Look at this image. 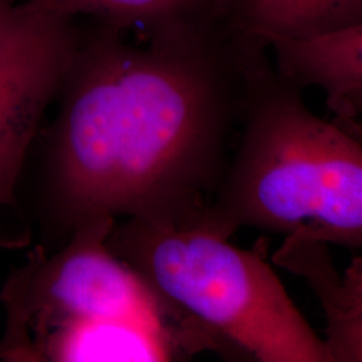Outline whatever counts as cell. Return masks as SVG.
I'll return each instance as SVG.
<instances>
[{
  "label": "cell",
  "mask_w": 362,
  "mask_h": 362,
  "mask_svg": "<svg viewBox=\"0 0 362 362\" xmlns=\"http://www.w3.org/2000/svg\"><path fill=\"white\" fill-rule=\"evenodd\" d=\"M86 19L42 143V233L64 243L103 218L194 226L224 179L269 47L221 16L145 34Z\"/></svg>",
  "instance_id": "6da1fadb"
},
{
  "label": "cell",
  "mask_w": 362,
  "mask_h": 362,
  "mask_svg": "<svg viewBox=\"0 0 362 362\" xmlns=\"http://www.w3.org/2000/svg\"><path fill=\"white\" fill-rule=\"evenodd\" d=\"M267 52L255 67L230 164L194 224L230 239L242 228L362 247V143L313 113Z\"/></svg>",
  "instance_id": "7a4b0ae2"
},
{
  "label": "cell",
  "mask_w": 362,
  "mask_h": 362,
  "mask_svg": "<svg viewBox=\"0 0 362 362\" xmlns=\"http://www.w3.org/2000/svg\"><path fill=\"white\" fill-rule=\"evenodd\" d=\"M107 245L168 310L215 337L226 358L332 362L324 338L272 270L267 240L243 250L200 226L125 219Z\"/></svg>",
  "instance_id": "3957f363"
},
{
  "label": "cell",
  "mask_w": 362,
  "mask_h": 362,
  "mask_svg": "<svg viewBox=\"0 0 362 362\" xmlns=\"http://www.w3.org/2000/svg\"><path fill=\"white\" fill-rule=\"evenodd\" d=\"M113 218L76 228L49 254L37 246L0 288L4 332L0 361L35 362L40 345L73 325L106 317H157L176 322L167 306L107 245Z\"/></svg>",
  "instance_id": "277c9868"
},
{
  "label": "cell",
  "mask_w": 362,
  "mask_h": 362,
  "mask_svg": "<svg viewBox=\"0 0 362 362\" xmlns=\"http://www.w3.org/2000/svg\"><path fill=\"white\" fill-rule=\"evenodd\" d=\"M78 31V18L0 0V209L16 206L27 157L58 97Z\"/></svg>",
  "instance_id": "5b68a950"
},
{
  "label": "cell",
  "mask_w": 362,
  "mask_h": 362,
  "mask_svg": "<svg viewBox=\"0 0 362 362\" xmlns=\"http://www.w3.org/2000/svg\"><path fill=\"white\" fill-rule=\"evenodd\" d=\"M206 351L181 325L157 317H106L49 337L35 362L172 361Z\"/></svg>",
  "instance_id": "8992f818"
},
{
  "label": "cell",
  "mask_w": 362,
  "mask_h": 362,
  "mask_svg": "<svg viewBox=\"0 0 362 362\" xmlns=\"http://www.w3.org/2000/svg\"><path fill=\"white\" fill-rule=\"evenodd\" d=\"M267 47L282 77L302 90L324 91L337 115L349 98L362 94V21L309 38L274 39Z\"/></svg>",
  "instance_id": "52a82bcc"
},
{
  "label": "cell",
  "mask_w": 362,
  "mask_h": 362,
  "mask_svg": "<svg viewBox=\"0 0 362 362\" xmlns=\"http://www.w3.org/2000/svg\"><path fill=\"white\" fill-rule=\"evenodd\" d=\"M272 263L306 281L326 318L325 344L332 362H362V302L345 284L329 245L285 236Z\"/></svg>",
  "instance_id": "ba28073f"
},
{
  "label": "cell",
  "mask_w": 362,
  "mask_h": 362,
  "mask_svg": "<svg viewBox=\"0 0 362 362\" xmlns=\"http://www.w3.org/2000/svg\"><path fill=\"white\" fill-rule=\"evenodd\" d=\"M233 30L267 46L274 39L309 38L362 21V0H218Z\"/></svg>",
  "instance_id": "9c48e42d"
},
{
  "label": "cell",
  "mask_w": 362,
  "mask_h": 362,
  "mask_svg": "<svg viewBox=\"0 0 362 362\" xmlns=\"http://www.w3.org/2000/svg\"><path fill=\"white\" fill-rule=\"evenodd\" d=\"M137 33L220 15L218 0H16Z\"/></svg>",
  "instance_id": "30bf717a"
},
{
  "label": "cell",
  "mask_w": 362,
  "mask_h": 362,
  "mask_svg": "<svg viewBox=\"0 0 362 362\" xmlns=\"http://www.w3.org/2000/svg\"><path fill=\"white\" fill-rule=\"evenodd\" d=\"M342 278L350 291L362 302V257H354L342 272Z\"/></svg>",
  "instance_id": "8fae6325"
},
{
  "label": "cell",
  "mask_w": 362,
  "mask_h": 362,
  "mask_svg": "<svg viewBox=\"0 0 362 362\" xmlns=\"http://www.w3.org/2000/svg\"><path fill=\"white\" fill-rule=\"evenodd\" d=\"M338 116L346 117V118H350L351 116L362 117V94H357L349 98Z\"/></svg>",
  "instance_id": "7c38bea8"
}]
</instances>
